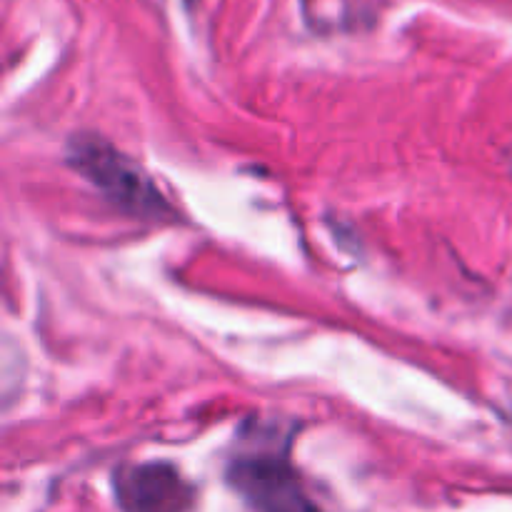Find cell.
<instances>
[{"instance_id": "7a4b0ae2", "label": "cell", "mask_w": 512, "mask_h": 512, "mask_svg": "<svg viewBox=\"0 0 512 512\" xmlns=\"http://www.w3.org/2000/svg\"><path fill=\"white\" fill-rule=\"evenodd\" d=\"M228 478L258 512H318L280 450L265 445L243 450L230 463Z\"/></svg>"}, {"instance_id": "6da1fadb", "label": "cell", "mask_w": 512, "mask_h": 512, "mask_svg": "<svg viewBox=\"0 0 512 512\" xmlns=\"http://www.w3.org/2000/svg\"><path fill=\"white\" fill-rule=\"evenodd\" d=\"M68 163L125 213L155 220L168 215V205L148 175L103 138L78 135L70 143Z\"/></svg>"}, {"instance_id": "277c9868", "label": "cell", "mask_w": 512, "mask_h": 512, "mask_svg": "<svg viewBox=\"0 0 512 512\" xmlns=\"http://www.w3.org/2000/svg\"><path fill=\"white\" fill-rule=\"evenodd\" d=\"M303 13L315 30H340L353 18V0H303Z\"/></svg>"}, {"instance_id": "3957f363", "label": "cell", "mask_w": 512, "mask_h": 512, "mask_svg": "<svg viewBox=\"0 0 512 512\" xmlns=\"http://www.w3.org/2000/svg\"><path fill=\"white\" fill-rule=\"evenodd\" d=\"M115 495L123 512H188L195 493L168 463H143L115 475Z\"/></svg>"}]
</instances>
